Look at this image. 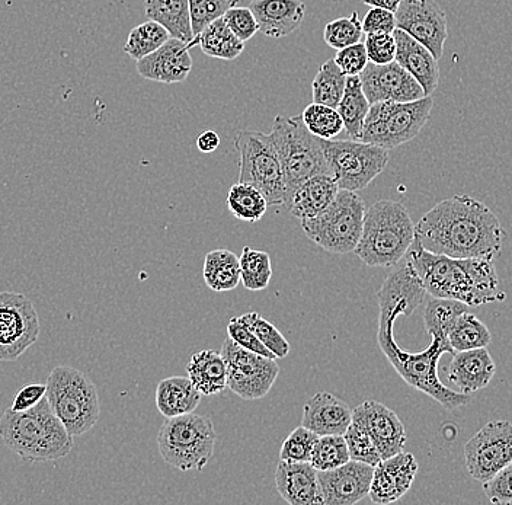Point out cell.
<instances>
[{
	"label": "cell",
	"instance_id": "6",
	"mask_svg": "<svg viewBox=\"0 0 512 505\" xmlns=\"http://www.w3.org/2000/svg\"><path fill=\"white\" fill-rule=\"evenodd\" d=\"M272 143L280 156L286 184L287 206L300 184L316 175H332L322 143L304 126L302 115H277L270 133Z\"/></svg>",
	"mask_w": 512,
	"mask_h": 505
},
{
	"label": "cell",
	"instance_id": "52",
	"mask_svg": "<svg viewBox=\"0 0 512 505\" xmlns=\"http://www.w3.org/2000/svg\"><path fill=\"white\" fill-rule=\"evenodd\" d=\"M361 24L364 34H393L396 30V17L386 9L371 8Z\"/></svg>",
	"mask_w": 512,
	"mask_h": 505
},
{
	"label": "cell",
	"instance_id": "4",
	"mask_svg": "<svg viewBox=\"0 0 512 505\" xmlns=\"http://www.w3.org/2000/svg\"><path fill=\"white\" fill-rule=\"evenodd\" d=\"M0 437L25 462L63 459L73 449V436L56 417L47 398L27 411L6 409L0 418Z\"/></svg>",
	"mask_w": 512,
	"mask_h": 505
},
{
	"label": "cell",
	"instance_id": "5",
	"mask_svg": "<svg viewBox=\"0 0 512 505\" xmlns=\"http://www.w3.org/2000/svg\"><path fill=\"white\" fill-rule=\"evenodd\" d=\"M414 239L415 225L406 207L399 201L380 200L366 210L354 252L368 267H395Z\"/></svg>",
	"mask_w": 512,
	"mask_h": 505
},
{
	"label": "cell",
	"instance_id": "25",
	"mask_svg": "<svg viewBox=\"0 0 512 505\" xmlns=\"http://www.w3.org/2000/svg\"><path fill=\"white\" fill-rule=\"evenodd\" d=\"M496 372L488 347L457 351L453 354L447 377L460 392L470 395L485 389Z\"/></svg>",
	"mask_w": 512,
	"mask_h": 505
},
{
	"label": "cell",
	"instance_id": "44",
	"mask_svg": "<svg viewBox=\"0 0 512 505\" xmlns=\"http://www.w3.org/2000/svg\"><path fill=\"white\" fill-rule=\"evenodd\" d=\"M240 0H190L191 27L197 37L210 22L222 18L230 8L238 6Z\"/></svg>",
	"mask_w": 512,
	"mask_h": 505
},
{
	"label": "cell",
	"instance_id": "51",
	"mask_svg": "<svg viewBox=\"0 0 512 505\" xmlns=\"http://www.w3.org/2000/svg\"><path fill=\"white\" fill-rule=\"evenodd\" d=\"M334 60L345 76H360L368 65L366 46L364 43H357L338 50Z\"/></svg>",
	"mask_w": 512,
	"mask_h": 505
},
{
	"label": "cell",
	"instance_id": "30",
	"mask_svg": "<svg viewBox=\"0 0 512 505\" xmlns=\"http://www.w3.org/2000/svg\"><path fill=\"white\" fill-rule=\"evenodd\" d=\"M146 17L166 28L172 38L192 43L190 0H144Z\"/></svg>",
	"mask_w": 512,
	"mask_h": 505
},
{
	"label": "cell",
	"instance_id": "33",
	"mask_svg": "<svg viewBox=\"0 0 512 505\" xmlns=\"http://www.w3.org/2000/svg\"><path fill=\"white\" fill-rule=\"evenodd\" d=\"M336 110L344 121V129L350 139L360 140L364 121H366L368 110H370V102L364 94L360 76H347L344 95H342Z\"/></svg>",
	"mask_w": 512,
	"mask_h": 505
},
{
	"label": "cell",
	"instance_id": "54",
	"mask_svg": "<svg viewBox=\"0 0 512 505\" xmlns=\"http://www.w3.org/2000/svg\"><path fill=\"white\" fill-rule=\"evenodd\" d=\"M220 137L216 131L207 130L203 131L200 136L197 137V147L200 152L213 153L219 149Z\"/></svg>",
	"mask_w": 512,
	"mask_h": 505
},
{
	"label": "cell",
	"instance_id": "19",
	"mask_svg": "<svg viewBox=\"0 0 512 505\" xmlns=\"http://www.w3.org/2000/svg\"><path fill=\"white\" fill-rule=\"evenodd\" d=\"M374 466L350 460L331 471L318 472L323 505H354L368 497Z\"/></svg>",
	"mask_w": 512,
	"mask_h": 505
},
{
	"label": "cell",
	"instance_id": "11",
	"mask_svg": "<svg viewBox=\"0 0 512 505\" xmlns=\"http://www.w3.org/2000/svg\"><path fill=\"white\" fill-rule=\"evenodd\" d=\"M239 152V182L252 185L267 198L268 206H281L286 200L283 166L270 134L240 130L235 136Z\"/></svg>",
	"mask_w": 512,
	"mask_h": 505
},
{
	"label": "cell",
	"instance_id": "8",
	"mask_svg": "<svg viewBox=\"0 0 512 505\" xmlns=\"http://www.w3.org/2000/svg\"><path fill=\"white\" fill-rule=\"evenodd\" d=\"M216 440L210 418L191 412L166 418L158 434L159 453L178 471H203L213 457Z\"/></svg>",
	"mask_w": 512,
	"mask_h": 505
},
{
	"label": "cell",
	"instance_id": "36",
	"mask_svg": "<svg viewBox=\"0 0 512 505\" xmlns=\"http://www.w3.org/2000/svg\"><path fill=\"white\" fill-rule=\"evenodd\" d=\"M240 283L246 290L259 292L270 286L272 278L271 257L268 252L245 246L239 257Z\"/></svg>",
	"mask_w": 512,
	"mask_h": 505
},
{
	"label": "cell",
	"instance_id": "3",
	"mask_svg": "<svg viewBox=\"0 0 512 505\" xmlns=\"http://www.w3.org/2000/svg\"><path fill=\"white\" fill-rule=\"evenodd\" d=\"M405 257L432 297L459 300L469 308L504 299L492 260L434 254L421 245L416 235Z\"/></svg>",
	"mask_w": 512,
	"mask_h": 505
},
{
	"label": "cell",
	"instance_id": "16",
	"mask_svg": "<svg viewBox=\"0 0 512 505\" xmlns=\"http://www.w3.org/2000/svg\"><path fill=\"white\" fill-rule=\"evenodd\" d=\"M396 28L424 44L440 60L448 38L447 15L435 0H400Z\"/></svg>",
	"mask_w": 512,
	"mask_h": 505
},
{
	"label": "cell",
	"instance_id": "17",
	"mask_svg": "<svg viewBox=\"0 0 512 505\" xmlns=\"http://www.w3.org/2000/svg\"><path fill=\"white\" fill-rule=\"evenodd\" d=\"M360 81L370 105L383 101L411 102L425 97L422 86L398 62L387 65L368 62L360 73Z\"/></svg>",
	"mask_w": 512,
	"mask_h": 505
},
{
	"label": "cell",
	"instance_id": "10",
	"mask_svg": "<svg viewBox=\"0 0 512 505\" xmlns=\"http://www.w3.org/2000/svg\"><path fill=\"white\" fill-rule=\"evenodd\" d=\"M366 204L355 191L339 190L331 206L312 219L302 220L310 241L332 254H348L357 248L363 232Z\"/></svg>",
	"mask_w": 512,
	"mask_h": 505
},
{
	"label": "cell",
	"instance_id": "32",
	"mask_svg": "<svg viewBox=\"0 0 512 505\" xmlns=\"http://www.w3.org/2000/svg\"><path fill=\"white\" fill-rule=\"evenodd\" d=\"M194 40L206 56L226 62L238 59L245 49V43L230 31L223 17L210 22Z\"/></svg>",
	"mask_w": 512,
	"mask_h": 505
},
{
	"label": "cell",
	"instance_id": "20",
	"mask_svg": "<svg viewBox=\"0 0 512 505\" xmlns=\"http://www.w3.org/2000/svg\"><path fill=\"white\" fill-rule=\"evenodd\" d=\"M416 473L418 462L412 453L400 452L380 460L374 466L368 497L374 504L396 503L411 489Z\"/></svg>",
	"mask_w": 512,
	"mask_h": 505
},
{
	"label": "cell",
	"instance_id": "26",
	"mask_svg": "<svg viewBox=\"0 0 512 505\" xmlns=\"http://www.w3.org/2000/svg\"><path fill=\"white\" fill-rule=\"evenodd\" d=\"M259 31L270 38L287 37L302 27L306 5L302 0H252Z\"/></svg>",
	"mask_w": 512,
	"mask_h": 505
},
{
	"label": "cell",
	"instance_id": "1",
	"mask_svg": "<svg viewBox=\"0 0 512 505\" xmlns=\"http://www.w3.org/2000/svg\"><path fill=\"white\" fill-rule=\"evenodd\" d=\"M425 292L421 278L415 273L408 258L396 264L395 270L386 278L379 299V332L377 343L396 373L416 391L425 393L447 411L470 404L472 398L466 393L451 391L438 377V363L446 353L454 354L448 338L432 335L431 344L421 353H408L395 340V322L399 316H411L424 300Z\"/></svg>",
	"mask_w": 512,
	"mask_h": 505
},
{
	"label": "cell",
	"instance_id": "24",
	"mask_svg": "<svg viewBox=\"0 0 512 505\" xmlns=\"http://www.w3.org/2000/svg\"><path fill=\"white\" fill-rule=\"evenodd\" d=\"M352 423V409L329 392L313 395L303 408V427L318 436H344Z\"/></svg>",
	"mask_w": 512,
	"mask_h": 505
},
{
	"label": "cell",
	"instance_id": "31",
	"mask_svg": "<svg viewBox=\"0 0 512 505\" xmlns=\"http://www.w3.org/2000/svg\"><path fill=\"white\" fill-rule=\"evenodd\" d=\"M203 277L208 289L223 293L235 290L240 283L239 257L229 249H214L204 260Z\"/></svg>",
	"mask_w": 512,
	"mask_h": 505
},
{
	"label": "cell",
	"instance_id": "50",
	"mask_svg": "<svg viewBox=\"0 0 512 505\" xmlns=\"http://www.w3.org/2000/svg\"><path fill=\"white\" fill-rule=\"evenodd\" d=\"M482 485L486 498L492 504L512 505V462Z\"/></svg>",
	"mask_w": 512,
	"mask_h": 505
},
{
	"label": "cell",
	"instance_id": "29",
	"mask_svg": "<svg viewBox=\"0 0 512 505\" xmlns=\"http://www.w3.org/2000/svg\"><path fill=\"white\" fill-rule=\"evenodd\" d=\"M187 372L201 395H219L227 389V366L220 351L203 350L192 354Z\"/></svg>",
	"mask_w": 512,
	"mask_h": 505
},
{
	"label": "cell",
	"instance_id": "47",
	"mask_svg": "<svg viewBox=\"0 0 512 505\" xmlns=\"http://www.w3.org/2000/svg\"><path fill=\"white\" fill-rule=\"evenodd\" d=\"M224 22L240 41L246 43L259 31L258 22L251 8L235 6L223 15Z\"/></svg>",
	"mask_w": 512,
	"mask_h": 505
},
{
	"label": "cell",
	"instance_id": "37",
	"mask_svg": "<svg viewBox=\"0 0 512 505\" xmlns=\"http://www.w3.org/2000/svg\"><path fill=\"white\" fill-rule=\"evenodd\" d=\"M345 83H347V76L336 66L335 60H326L313 79V102L338 108L344 95Z\"/></svg>",
	"mask_w": 512,
	"mask_h": 505
},
{
	"label": "cell",
	"instance_id": "45",
	"mask_svg": "<svg viewBox=\"0 0 512 505\" xmlns=\"http://www.w3.org/2000/svg\"><path fill=\"white\" fill-rule=\"evenodd\" d=\"M345 443L348 446L351 460L367 463L370 466H376L382 460L379 450L374 446L373 440L368 436L360 424L352 421L350 427L344 433Z\"/></svg>",
	"mask_w": 512,
	"mask_h": 505
},
{
	"label": "cell",
	"instance_id": "9",
	"mask_svg": "<svg viewBox=\"0 0 512 505\" xmlns=\"http://www.w3.org/2000/svg\"><path fill=\"white\" fill-rule=\"evenodd\" d=\"M434 107L431 95L411 102L383 101L370 105L360 142L396 149L414 140L424 129Z\"/></svg>",
	"mask_w": 512,
	"mask_h": 505
},
{
	"label": "cell",
	"instance_id": "13",
	"mask_svg": "<svg viewBox=\"0 0 512 505\" xmlns=\"http://www.w3.org/2000/svg\"><path fill=\"white\" fill-rule=\"evenodd\" d=\"M227 366V389L245 401L265 398L280 375V366L275 359L245 350L227 338L222 345Z\"/></svg>",
	"mask_w": 512,
	"mask_h": 505
},
{
	"label": "cell",
	"instance_id": "46",
	"mask_svg": "<svg viewBox=\"0 0 512 505\" xmlns=\"http://www.w3.org/2000/svg\"><path fill=\"white\" fill-rule=\"evenodd\" d=\"M319 436L309 428L299 427L291 431L290 436L284 440L280 450V460L286 462H310L313 447Z\"/></svg>",
	"mask_w": 512,
	"mask_h": 505
},
{
	"label": "cell",
	"instance_id": "40",
	"mask_svg": "<svg viewBox=\"0 0 512 505\" xmlns=\"http://www.w3.org/2000/svg\"><path fill=\"white\" fill-rule=\"evenodd\" d=\"M302 120L313 136L323 140L335 139L344 130V121L338 110L318 102H313L304 108Z\"/></svg>",
	"mask_w": 512,
	"mask_h": 505
},
{
	"label": "cell",
	"instance_id": "49",
	"mask_svg": "<svg viewBox=\"0 0 512 505\" xmlns=\"http://www.w3.org/2000/svg\"><path fill=\"white\" fill-rule=\"evenodd\" d=\"M227 335H229L233 343L240 345V347L245 348V350L254 351L256 354L268 357V359L277 360V357L258 340V337H256L254 332L251 331V328L243 322L240 316H238V318L235 316V318L230 319L229 325H227Z\"/></svg>",
	"mask_w": 512,
	"mask_h": 505
},
{
	"label": "cell",
	"instance_id": "27",
	"mask_svg": "<svg viewBox=\"0 0 512 505\" xmlns=\"http://www.w3.org/2000/svg\"><path fill=\"white\" fill-rule=\"evenodd\" d=\"M338 191L332 175H316L297 187L286 207L297 219H312L331 206Z\"/></svg>",
	"mask_w": 512,
	"mask_h": 505
},
{
	"label": "cell",
	"instance_id": "43",
	"mask_svg": "<svg viewBox=\"0 0 512 505\" xmlns=\"http://www.w3.org/2000/svg\"><path fill=\"white\" fill-rule=\"evenodd\" d=\"M246 325L251 328L258 340L261 341L277 359H284L290 353V344L283 334L272 325L268 319L256 312L245 313L240 316Z\"/></svg>",
	"mask_w": 512,
	"mask_h": 505
},
{
	"label": "cell",
	"instance_id": "55",
	"mask_svg": "<svg viewBox=\"0 0 512 505\" xmlns=\"http://www.w3.org/2000/svg\"><path fill=\"white\" fill-rule=\"evenodd\" d=\"M370 8H382L395 14L399 8L400 0H363Z\"/></svg>",
	"mask_w": 512,
	"mask_h": 505
},
{
	"label": "cell",
	"instance_id": "18",
	"mask_svg": "<svg viewBox=\"0 0 512 505\" xmlns=\"http://www.w3.org/2000/svg\"><path fill=\"white\" fill-rule=\"evenodd\" d=\"M352 421L360 424L383 459L403 452L406 431L395 411L377 401H366L352 409Z\"/></svg>",
	"mask_w": 512,
	"mask_h": 505
},
{
	"label": "cell",
	"instance_id": "12",
	"mask_svg": "<svg viewBox=\"0 0 512 505\" xmlns=\"http://www.w3.org/2000/svg\"><path fill=\"white\" fill-rule=\"evenodd\" d=\"M320 143L339 190H364L389 162V150L360 140L320 139Z\"/></svg>",
	"mask_w": 512,
	"mask_h": 505
},
{
	"label": "cell",
	"instance_id": "41",
	"mask_svg": "<svg viewBox=\"0 0 512 505\" xmlns=\"http://www.w3.org/2000/svg\"><path fill=\"white\" fill-rule=\"evenodd\" d=\"M350 452H348L347 443L344 436H319L313 447L310 465L318 472L331 471L350 462Z\"/></svg>",
	"mask_w": 512,
	"mask_h": 505
},
{
	"label": "cell",
	"instance_id": "7",
	"mask_svg": "<svg viewBox=\"0 0 512 505\" xmlns=\"http://www.w3.org/2000/svg\"><path fill=\"white\" fill-rule=\"evenodd\" d=\"M46 386L48 404L70 436H83L95 427L101 405L95 383L85 373L57 366L51 370Z\"/></svg>",
	"mask_w": 512,
	"mask_h": 505
},
{
	"label": "cell",
	"instance_id": "28",
	"mask_svg": "<svg viewBox=\"0 0 512 505\" xmlns=\"http://www.w3.org/2000/svg\"><path fill=\"white\" fill-rule=\"evenodd\" d=\"M200 401L201 393L192 385L190 377H166L156 388V407L165 418L191 414Z\"/></svg>",
	"mask_w": 512,
	"mask_h": 505
},
{
	"label": "cell",
	"instance_id": "42",
	"mask_svg": "<svg viewBox=\"0 0 512 505\" xmlns=\"http://www.w3.org/2000/svg\"><path fill=\"white\" fill-rule=\"evenodd\" d=\"M363 24L354 12L351 17L338 18L328 22L323 31V40L329 47L335 50L345 49L352 44L360 43L363 38Z\"/></svg>",
	"mask_w": 512,
	"mask_h": 505
},
{
	"label": "cell",
	"instance_id": "38",
	"mask_svg": "<svg viewBox=\"0 0 512 505\" xmlns=\"http://www.w3.org/2000/svg\"><path fill=\"white\" fill-rule=\"evenodd\" d=\"M171 38L166 28L158 22L149 21L137 25L128 34L126 46H124V53L133 60H140L143 57L149 56L153 51L160 49L166 41Z\"/></svg>",
	"mask_w": 512,
	"mask_h": 505
},
{
	"label": "cell",
	"instance_id": "53",
	"mask_svg": "<svg viewBox=\"0 0 512 505\" xmlns=\"http://www.w3.org/2000/svg\"><path fill=\"white\" fill-rule=\"evenodd\" d=\"M47 386L41 383H32L24 386L21 391L16 393L14 402H12V411H27L40 404L41 399L46 398Z\"/></svg>",
	"mask_w": 512,
	"mask_h": 505
},
{
	"label": "cell",
	"instance_id": "23",
	"mask_svg": "<svg viewBox=\"0 0 512 505\" xmlns=\"http://www.w3.org/2000/svg\"><path fill=\"white\" fill-rule=\"evenodd\" d=\"M396 60L424 89L425 97L432 95L440 83V66L434 54L424 44L405 31L396 28Z\"/></svg>",
	"mask_w": 512,
	"mask_h": 505
},
{
	"label": "cell",
	"instance_id": "14",
	"mask_svg": "<svg viewBox=\"0 0 512 505\" xmlns=\"http://www.w3.org/2000/svg\"><path fill=\"white\" fill-rule=\"evenodd\" d=\"M40 337V319L25 294L0 293V361L18 360Z\"/></svg>",
	"mask_w": 512,
	"mask_h": 505
},
{
	"label": "cell",
	"instance_id": "15",
	"mask_svg": "<svg viewBox=\"0 0 512 505\" xmlns=\"http://www.w3.org/2000/svg\"><path fill=\"white\" fill-rule=\"evenodd\" d=\"M464 459L469 475L488 482L512 462V424L491 421L464 444Z\"/></svg>",
	"mask_w": 512,
	"mask_h": 505
},
{
	"label": "cell",
	"instance_id": "48",
	"mask_svg": "<svg viewBox=\"0 0 512 505\" xmlns=\"http://www.w3.org/2000/svg\"><path fill=\"white\" fill-rule=\"evenodd\" d=\"M368 62L387 65L396 60V40L393 34H366L364 40Z\"/></svg>",
	"mask_w": 512,
	"mask_h": 505
},
{
	"label": "cell",
	"instance_id": "2",
	"mask_svg": "<svg viewBox=\"0 0 512 505\" xmlns=\"http://www.w3.org/2000/svg\"><path fill=\"white\" fill-rule=\"evenodd\" d=\"M415 235L434 254L494 260L505 232L488 206L470 196H454L425 213L415 225Z\"/></svg>",
	"mask_w": 512,
	"mask_h": 505
},
{
	"label": "cell",
	"instance_id": "39",
	"mask_svg": "<svg viewBox=\"0 0 512 505\" xmlns=\"http://www.w3.org/2000/svg\"><path fill=\"white\" fill-rule=\"evenodd\" d=\"M466 310H469V306L459 300L438 299V297L431 296L424 312V324L428 335L448 338V332L457 316Z\"/></svg>",
	"mask_w": 512,
	"mask_h": 505
},
{
	"label": "cell",
	"instance_id": "21",
	"mask_svg": "<svg viewBox=\"0 0 512 505\" xmlns=\"http://www.w3.org/2000/svg\"><path fill=\"white\" fill-rule=\"evenodd\" d=\"M195 41L184 43L178 38H169L160 49L137 60V72L147 81L174 85L187 81L192 70L191 47Z\"/></svg>",
	"mask_w": 512,
	"mask_h": 505
},
{
	"label": "cell",
	"instance_id": "35",
	"mask_svg": "<svg viewBox=\"0 0 512 505\" xmlns=\"http://www.w3.org/2000/svg\"><path fill=\"white\" fill-rule=\"evenodd\" d=\"M227 207L236 219L256 223L267 213L268 201L264 194L252 185L238 182L230 188Z\"/></svg>",
	"mask_w": 512,
	"mask_h": 505
},
{
	"label": "cell",
	"instance_id": "22",
	"mask_svg": "<svg viewBox=\"0 0 512 505\" xmlns=\"http://www.w3.org/2000/svg\"><path fill=\"white\" fill-rule=\"evenodd\" d=\"M278 494L290 505H323L318 471L310 462L280 460L275 471Z\"/></svg>",
	"mask_w": 512,
	"mask_h": 505
},
{
	"label": "cell",
	"instance_id": "34",
	"mask_svg": "<svg viewBox=\"0 0 512 505\" xmlns=\"http://www.w3.org/2000/svg\"><path fill=\"white\" fill-rule=\"evenodd\" d=\"M492 335L488 326L480 319L466 310L460 313L448 332V343L457 351L475 350V348L488 347L491 344Z\"/></svg>",
	"mask_w": 512,
	"mask_h": 505
}]
</instances>
